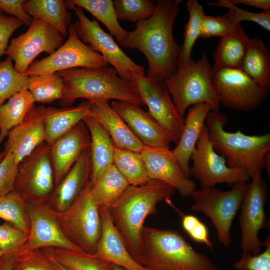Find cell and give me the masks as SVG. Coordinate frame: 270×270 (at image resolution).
Wrapping results in <instances>:
<instances>
[{
	"instance_id": "1",
	"label": "cell",
	"mask_w": 270,
	"mask_h": 270,
	"mask_svg": "<svg viewBox=\"0 0 270 270\" xmlns=\"http://www.w3.org/2000/svg\"><path fill=\"white\" fill-rule=\"evenodd\" d=\"M182 2L158 0L153 14L128 32L125 48H137L144 54L148 64V77L164 80L177 70L181 46L174 40L172 30Z\"/></svg>"
},
{
	"instance_id": "2",
	"label": "cell",
	"mask_w": 270,
	"mask_h": 270,
	"mask_svg": "<svg viewBox=\"0 0 270 270\" xmlns=\"http://www.w3.org/2000/svg\"><path fill=\"white\" fill-rule=\"evenodd\" d=\"M176 190L168 183L150 180L142 185H130L108 208L113 223L128 251L139 263L146 218L156 212L158 202L170 199Z\"/></svg>"
},
{
	"instance_id": "3",
	"label": "cell",
	"mask_w": 270,
	"mask_h": 270,
	"mask_svg": "<svg viewBox=\"0 0 270 270\" xmlns=\"http://www.w3.org/2000/svg\"><path fill=\"white\" fill-rule=\"evenodd\" d=\"M140 263L148 270H219L178 230L144 226Z\"/></svg>"
},
{
	"instance_id": "4",
	"label": "cell",
	"mask_w": 270,
	"mask_h": 270,
	"mask_svg": "<svg viewBox=\"0 0 270 270\" xmlns=\"http://www.w3.org/2000/svg\"><path fill=\"white\" fill-rule=\"evenodd\" d=\"M57 73L62 78L64 90L60 100L63 108H68L79 98L90 102L112 99L138 105L144 104L140 96L108 66L72 68Z\"/></svg>"
},
{
	"instance_id": "5",
	"label": "cell",
	"mask_w": 270,
	"mask_h": 270,
	"mask_svg": "<svg viewBox=\"0 0 270 270\" xmlns=\"http://www.w3.org/2000/svg\"><path fill=\"white\" fill-rule=\"evenodd\" d=\"M227 122V116L218 110H211L207 114L205 124L213 148L228 166L243 170L252 178L263 169L264 157L270 150V134L248 135L240 130L228 132L224 129Z\"/></svg>"
},
{
	"instance_id": "6",
	"label": "cell",
	"mask_w": 270,
	"mask_h": 270,
	"mask_svg": "<svg viewBox=\"0 0 270 270\" xmlns=\"http://www.w3.org/2000/svg\"><path fill=\"white\" fill-rule=\"evenodd\" d=\"M166 88L180 116L184 118L190 106L208 104L212 110H218L220 104L212 83V67L204 53L196 62L177 66L175 74L164 80Z\"/></svg>"
},
{
	"instance_id": "7",
	"label": "cell",
	"mask_w": 270,
	"mask_h": 270,
	"mask_svg": "<svg viewBox=\"0 0 270 270\" xmlns=\"http://www.w3.org/2000/svg\"><path fill=\"white\" fill-rule=\"evenodd\" d=\"M90 182L65 211L55 214L66 238L84 252L94 254L102 234L99 206L90 192Z\"/></svg>"
},
{
	"instance_id": "8",
	"label": "cell",
	"mask_w": 270,
	"mask_h": 270,
	"mask_svg": "<svg viewBox=\"0 0 270 270\" xmlns=\"http://www.w3.org/2000/svg\"><path fill=\"white\" fill-rule=\"evenodd\" d=\"M247 182L238 184L228 190L215 187L195 190L190 194L194 203L191 210L203 212L211 220L218 240L227 246L232 239L230 230L234 219L240 208Z\"/></svg>"
},
{
	"instance_id": "9",
	"label": "cell",
	"mask_w": 270,
	"mask_h": 270,
	"mask_svg": "<svg viewBox=\"0 0 270 270\" xmlns=\"http://www.w3.org/2000/svg\"><path fill=\"white\" fill-rule=\"evenodd\" d=\"M50 150L44 142L18 164L14 191L26 202L46 203L55 188Z\"/></svg>"
},
{
	"instance_id": "10",
	"label": "cell",
	"mask_w": 270,
	"mask_h": 270,
	"mask_svg": "<svg viewBox=\"0 0 270 270\" xmlns=\"http://www.w3.org/2000/svg\"><path fill=\"white\" fill-rule=\"evenodd\" d=\"M212 83L220 104L236 110L256 108L264 102L269 90L240 68H212Z\"/></svg>"
},
{
	"instance_id": "11",
	"label": "cell",
	"mask_w": 270,
	"mask_h": 270,
	"mask_svg": "<svg viewBox=\"0 0 270 270\" xmlns=\"http://www.w3.org/2000/svg\"><path fill=\"white\" fill-rule=\"evenodd\" d=\"M190 160L191 176L196 178L200 188L208 189L226 183L228 186L246 183L250 178L244 170L228 166L226 160L214 150L204 124Z\"/></svg>"
},
{
	"instance_id": "12",
	"label": "cell",
	"mask_w": 270,
	"mask_h": 270,
	"mask_svg": "<svg viewBox=\"0 0 270 270\" xmlns=\"http://www.w3.org/2000/svg\"><path fill=\"white\" fill-rule=\"evenodd\" d=\"M72 10L78 18L74 24L79 38L84 44H88L93 50L99 52L122 80L130 86L132 72L144 75V67L129 58L112 36L102 28L97 20H90L80 6H74Z\"/></svg>"
},
{
	"instance_id": "13",
	"label": "cell",
	"mask_w": 270,
	"mask_h": 270,
	"mask_svg": "<svg viewBox=\"0 0 270 270\" xmlns=\"http://www.w3.org/2000/svg\"><path fill=\"white\" fill-rule=\"evenodd\" d=\"M247 182L240 207L239 225L241 232L240 248L242 254L250 253L256 256L261 252L264 246L258 238L259 232L266 224L264 206L268 196V186L262 174L256 172Z\"/></svg>"
},
{
	"instance_id": "14",
	"label": "cell",
	"mask_w": 270,
	"mask_h": 270,
	"mask_svg": "<svg viewBox=\"0 0 270 270\" xmlns=\"http://www.w3.org/2000/svg\"><path fill=\"white\" fill-rule=\"evenodd\" d=\"M130 86L148 108L150 114L177 144L182 132L184 118L177 111L164 80L130 74Z\"/></svg>"
},
{
	"instance_id": "15",
	"label": "cell",
	"mask_w": 270,
	"mask_h": 270,
	"mask_svg": "<svg viewBox=\"0 0 270 270\" xmlns=\"http://www.w3.org/2000/svg\"><path fill=\"white\" fill-rule=\"evenodd\" d=\"M66 41L54 53L40 60H34L24 73L36 76L78 68L108 66V62L98 52L93 50L79 38L74 24L68 28Z\"/></svg>"
},
{
	"instance_id": "16",
	"label": "cell",
	"mask_w": 270,
	"mask_h": 270,
	"mask_svg": "<svg viewBox=\"0 0 270 270\" xmlns=\"http://www.w3.org/2000/svg\"><path fill=\"white\" fill-rule=\"evenodd\" d=\"M64 36L46 22L33 18L28 30L10 40L4 54L14 62V68L24 74L42 52L50 55L64 44Z\"/></svg>"
},
{
	"instance_id": "17",
	"label": "cell",
	"mask_w": 270,
	"mask_h": 270,
	"mask_svg": "<svg viewBox=\"0 0 270 270\" xmlns=\"http://www.w3.org/2000/svg\"><path fill=\"white\" fill-rule=\"evenodd\" d=\"M25 202L30 232L20 253L49 247L83 251L64 235L54 210L48 204Z\"/></svg>"
},
{
	"instance_id": "18",
	"label": "cell",
	"mask_w": 270,
	"mask_h": 270,
	"mask_svg": "<svg viewBox=\"0 0 270 270\" xmlns=\"http://www.w3.org/2000/svg\"><path fill=\"white\" fill-rule=\"evenodd\" d=\"M140 105L119 101H112L110 106L126 123L134 136L146 147L159 150H170L172 139L164 130Z\"/></svg>"
},
{
	"instance_id": "19",
	"label": "cell",
	"mask_w": 270,
	"mask_h": 270,
	"mask_svg": "<svg viewBox=\"0 0 270 270\" xmlns=\"http://www.w3.org/2000/svg\"><path fill=\"white\" fill-rule=\"evenodd\" d=\"M46 108L42 106L34 107L20 124L9 131L4 150L13 154L16 164L45 142Z\"/></svg>"
},
{
	"instance_id": "20",
	"label": "cell",
	"mask_w": 270,
	"mask_h": 270,
	"mask_svg": "<svg viewBox=\"0 0 270 270\" xmlns=\"http://www.w3.org/2000/svg\"><path fill=\"white\" fill-rule=\"evenodd\" d=\"M141 154L150 180L164 182L174 187L182 197L190 196L196 184L178 164L171 150L144 146Z\"/></svg>"
},
{
	"instance_id": "21",
	"label": "cell",
	"mask_w": 270,
	"mask_h": 270,
	"mask_svg": "<svg viewBox=\"0 0 270 270\" xmlns=\"http://www.w3.org/2000/svg\"><path fill=\"white\" fill-rule=\"evenodd\" d=\"M90 136L81 121L51 144L55 187L69 171L81 154L90 148Z\"/></svg>"
},
{
	"instance_id": "22",
	"label": "cell",
	"mask_w": 270,
	"mask_h": 270,
	"mask_svg": "<svg viewBox=\"0 0 270 270\" xmlns=\"http://www.w3.org/2000/svg\"><path fill=\"white\" fill-rule=\"evenodd\" d=\"M92 162L90 148L84 150L55 188L48 205L56 212L67 210L90 182Z\"/></svg>"
},
{
	"instance_id": "23",
	"label": "cell",
	"mask_w": 270,
	"mask_h": 270,
	"mask_svg": "<svg viewBox=\"0 0 270 270\" xmlns=\"http://www.w3.org/2000/svg\"><path fill=\"white\" fill-rule=\"evenodd\" d=\"M102 234L94 254L126 270H148L130 254L116 229L108 208L100 206Z\"/></svg>"
},
{
	"instance_id": "24",
	"label": "cell",
	"mask_w": 270,
	"mask_h": 270,
	"mask_svg": "<svg viewBox=\"0 0 270 270\" xmlns=\"http://www.w3.org/2000/svg\"><path fill=\"white\" fill-rule=\"evenodd\" d=\"M210 106L206 103H199L192 106L184 118L182 132L176 146L171 150L179 166L188 178L190 174V161L195 148Z\"/></svg>"
},
{
	"instance_id": "25",
	"label": "cell",
	"mask_w": 270,
	"mask_h": 270,
	"mask_svg": "<svg viewBox=\"0 0 270 270\" xmlns=\"http://www.w3.org/2000/svg\"><path fill=\"white\" fill-rule=\"evenodd\" d=\"M91 102L90 115L106 129L115 147L141 153L144 146L112 109L109 100H98Z\"/></svg>"
},
{
	"instance_id": "26",
	"label": "cell",
	"mask_w": 270,
	"mask_h": 270,
	"mask_svg": "<svg viewBox=\"0 0 270 270\" xmlns=\"http://www.w3.org/2000/svg\"><path fill=\"white\" fill-rule=\"evenodd\" d=\"M92 102L87 100L75 107L46 108L44 116L45 142L52 144L86 116L90 115Z\"/></svg>"
},
{
	"instance_id": "27",
	"label": "cell",
	"mask_w": 270,
	"mask_h": 270,
	"mask_svg": "<svg viewBox=\"0 0 270 270\" xmlns=\"http://www.w3.org/2000/svg\"><path fill=\"white\" fill-rule=\"evenodd\" d=\"M90 131L92 173L90 182L94 181L99 174L114 163L115 146L104 126L91 115L82 120Z\"/></svg>"
},
{
	"instance_id": "28",
	"label": "cell",
	"mask_w": 270,
	"mask_h": 270,
	"mask_svg": "<svg viewBox=\"0 0 270 270\" xmlns=\"http://www.w3.org/2000/svg\"><path fill=\"white\" fill-rule=\"evenodd\" d=\"M91 195L100 206L109 208L126 191L130 184L114 164L103 170L90 182Z\"/></svg>"
},
{
	"instance_id": "29",
	"label": "cell",
	"mask_w": 270,
	"mask_h": 270,
	"mask_svg": "<svg viewBox=\"0 0 270 270\" xmlns=\"http://www.w3.org/2000/svg\"><path fill=\"white\" fill-rule=\"evenodd\" d=\"M249 38L240 24H238L218 42L214 54V64L212 68H240Z\"/></svg>"
},
{
	"instance_id": "30",
	"label": "cell",
	"mask_w": 270,
	"mask_h": 270,
	"mask_svg": "<svg viewBox=\"0 0 270 270\" xmlns=\"http://www.w3.org/2000/svg\"><path fill=\"white\" fill-rule=\"evenodd\" d=\"M22 6L33 18L44 20L57 29L64 37L68 35L72 15L64 0H28Z\"/></svg>"
},
{
	"instance_id": "31",
	"label": "cell",
	"mask_w": 270,
	"mask_h": 270,
	"mask_svg": "<svg viewBox=\"0 0 270 270\" xmlns=\"http://www.w3.org/2000/svg\"><path fill=\"white\" fill-rule=\"evenodd\" d=\"M240 68L260 86L270 90V55L262 40L249 38Z\"/></svg>"
},
{
	"instance_id": "32",
	"label": "cell",
	"mask_w": 270,
	"mask_h": 270,
	"mask_svg": "<svg viewBox=\"0 0 270 270\" xmlns=\"http://www.w3.org/2000/svg\"><path fill=\"white\" fill-rule=\"evenodd\" d=\"M66 8L72 9L80 6L90 12L101 22L120 44L125 48L128 32L119 23L112 0H64Z\"/></svg>"
},
{
	"instance_id": "33",
	"label": "cell",
	"mask_w": 270,
	"mask_h": 270,
	"mask_svg": "<svg viewBox=\"0 0 270 270\" xmlns=\"http://www.w3.org/2000/svg\"><path fill=\"white\" fill-rule=\"evenodd\" d=\"M42 250L50 258L69 270H112L110 262L84 251L49 247Z\"/></svg>"
},
{
	"instance_id": "34",
	"label": "cell",
	"mask_w": 270,
	"mask_h": 270,
	"mask_svg": "<svg viewBox=\"0 0 270 270\" xmlns=\"http://www.w3.org/2000/svg\"><path fill=\"white\" fill-rule=\"evenodd\" d=\"M34 100L28 90L20 91L0 106V144L9 131L20 124L34 107Z\"/></svg>"
},
{
	"instance_id": "35",
	"label": "cell",
	"mask_w": 270,
	"mask_h": 270,
	"mask_svg": "<svg viewBox=\"0 0 270 270\" xmlns=\"http://www.w3.org/2000/svg\"><path fill=\"white\" fill-rule=\"evenodd\" d=\"M113 164L130 185L140 186L150 180L141 153L115 147Z\"/></svg>"
},
{
	"instance_id": "36",
	"label": "cell",
	"mask_w": 270,
	"mask_h": 270,
	"mask_svg": "<svg viewBox=\"0 0 270 270\" xmlns=\"http://www.w3.org/2000/svg\"><path fill=\"white\" fill-rule=\"evenodd\" d=\"M28 90L35 102L50 103L62 98L64 80L57 72L30 76Z\"/></svg>"
},
{
	"instance_id": "37",
	"label": "cell",
	"mask_w": 270,
	"mask_h": 270,
	"mask_svg": "<svg viewBox=\"0 0 270 270\" xmlns=\"http://www.w3.org/2000/svg\"><path fill=\"white\" fill-rule=\"evenodd\" d=\"M186 6L189 12L186 25L182 46L178 59L177 66L190 62L192 52L196 40L200 38L201 24L205 12L197 0H188Z\"/></svg>"
},
{
	"instance_id": "38",
	"label": "cell",
	"mask_w": 270,
	"mask_h": 270,
	"mask_svg": "<svg viewBox=\"0 0 270 270\" xmlns=\"http://www.w3.org/2000/svg\"><path fill=\"white\" fill-rule=\"evenodd\" d=\"M0 218L29 234L25 200L14 190L0 196Z\"/></svg>"
},
{
	"instance_id": "39",
	"label": "cell",
	"mask_w": 270,
	"mask_h": 270,
	"mask_svg": "<svg viewBox=\"0 0 270 270\" xmlns=\"http://www.w3.org/2000/svg\"><path fill=\"white\" fill-rule=\"evenodd\" d=\"M29 76L17 72L8 57L0 62V106L16 93L28 90Z\"/></svg>"
},
{
	"instance_id": "40",
	"label": "cell",
	"mask_w": 270,
	"mask_h": 270,
	"mask_svg": "<svg viewBox=\"0 0 270 270\" xmlns=\"http://www.w3.org/2000/svg\"><path fill=\"white\" fill-rule=\"evenodd\" d=\"M112 2L118 21L137 23L150 18L156 8L154 1L150 0H114Z\"/></svg>"
},
{
	"instance_id": "41",
	"label": "cell",
	"mask_w": 270,
	"mask_h": 270,
	"mask_svg": "<svg viewBox=\"0 0 270 270\" xmlns=\"http://www.w3.org/2000/svg\"><path fill=\"white\" fill-rule=\"evenodd\" d=\"M239 24L240 22L230 10L222 16H213L205 14L202 20L199 38L224 37Z\"/></svg>"
},
{
	"instance_id": "42",
	"label": "cell",
	"mask_w": 270,
	"mask_h": 270,
	"mask_svg": "<svg viewBox=\"0 0 270 270\" xmlns=\"http://www.w3.org/2000/svg\"><path fill=\"white\" fill-rule=\"evenodd\" d=\"M28 234L8 222L0 225V250L3 256L16 257L20 252Z\"/></svg>"
},
{
	"instance_id": "43",
	"label": "cell",
	"mask_w": 270,
	"mask_h": 270,
	"mask_svg": "<svg viewBox=\"0 0 270 270\" xmlns=\"http://www.w3.org/2000/svg\"><path fill=\"white\" fill-rule=\"evenodd\" d=\"M11 270H58L42 250L22 252L14 258Z\"/></svg>"
},
{
	"instance_id": "44",
	"label": "cell",
	"mask_w": 270,
	"mask_h": 270,
	"mask_svg": "<svg viewBox=\"0 0 270 270\" xmlns=\"http://www.w3.org/2000/svg\"><path fill=\"white\" fill-rule=\"evenodd\" d=\"M264 250L254 256L248 252L242 254L240 259L234 266L236 270H270V236L268 235L264 242Z\"/></svg>"
},
{
	"instance_id": "45",
	"label": "cell",
	"mask_w": 270,
	"mask_h": 270,
	"mask_svg": "<svg viewBox=\"0 0 270 270\" xmlns=\"http://www.w3.org/2000/svg\"><path fill=\"white\" fill-rule=\"evenodd\" d=\"M179 212L182 216V228L189 236L193 240L203 244L213 250L214 245L209 238L208 230L206 226L194 215Z\"/></svg>"
},
{
	"instance_id": "46",
	"label": "cell",
	"mask_w": 270,
	"mask_h": 270,
	"mask_svg": "<svg viewBox=\"0 0 270 270\" xmlns=\"http://www.w3.org/2000/svg\"><path fill=\"white\" fill-rule=\"evenodd\" d=\"M212 6H222L232 10L238 20L254 22L268 31H270V10L254 12L244 10L231 3L229 0H219L216 2H208Z\"/></svg>"
},
{
	"instance_id": "47",
	"label": "cell",
	"mask_w": 270,
	"mask_h": 270,
	"mask_svg": "<svg viewBox=\"0 0 270 270\" xmlns=\"http://www.w3.org/2000/svg\"><path fill=\"white\" fill-rule=\"evenodd\" d=\"M18 170L13 154L6 152V154L0 163V196L14 190V186Z\"/></svg>"
},
{
	"instance_id": "48",
	"label": "cell",
	"mask_w": 270,
	"mask_h": 270,
	"mask_svg": "<svg viewBox=\"0 0 270 270\" xmlns=\"http://www.w3.org/2000/svg\"><path fill=\"white\" fill-rule=\"evenodd\" d=\"M22 25L20 20L4 14L0 10V58L4 54L12 34Z\"/></svg>"
},
{
	"instance_id": "49",
	"label": "cell",
	"mask_w": 270,
	"mask_h": 270,
	"mask_svg": "<svg viewBox=\"0 0 270 270\" xmlns=\"http://www.w3.org/2000/svg\"><path fill=\"white\" fill-rule=\"evenodd\" d=\"M24 0H0V10L20 20L23 25L29 26L33 18L24 10Z\"/></svg>"
},
{
	"instance_id": "50",
	"label": "cell",
	"mask_w": 270,
	"mask_h": 270,
	"mask_svg": "<svg viewBox=\"0 0 270 270\" xmlns=\"http://www.w3.org/2000/svg\"><path fill=\"white\" fill-rule=\"evenodd\" d=\"M234 5L239 4H244L248 6L258 8L264 11L270 10V0H229Z\"/></svg>"
},
{
	"instance_id": "51",
	"label": "cell",
	"mask_w": 270,
	"mask_h": 270,
	"mask_svg": "<svg viewBox=\"0 0 270 270\" xmlns=\"http://www.w3.org/2000/svg\"><path fill=\"white\" fill-rule=\"evenodd\" d=\"M14 259L2 256L0 259V270H11Z\"/></svg>"
},
{
	"instance_id": "52",
	"label": "cell",
	"mask_w": 270,
	"mask_h": 270,
	"mask_svg": "<svg viewBox=\"0 0 270 270\" xmlns=\"http://www.w3.org/2000/svg\"><path fill=\"white\" fill-rule=\"evenodd\" d=\"M263 168L266 172L268 176L270 178V152L266 154L262 161Z\"/></svg>"
},
{
	"instance_id": "53",
	"label": "cell",
	"mask_w": 270,
	"mask_h": 270,
	"mask_svg": "<svg viewBox=\"0 0 270 270\" xmlns=\"http://www.w3.org/2000/svg\"><path fill=\"white\" fill-rule=\"evenodd\" d=\"M54 264H55V266L56 268V269L58 270H68L66 268L65 266H63L62 265L56 262H54L53 260H52Z\"/></svg>"
},
{
	"instance_id": "54",
	"label": "cell",
	"mask_w": 270,
	"mask_h": 270,
	"mask_svg": "<svg viewBox=\"0 0 270 270\" xmlns=\"http://www.w3.org/2000/svg\"><path fill=\"white\" fill-rule=\"evenodd\" d=\"M112 270H126L120 266L113 264Z\"/></svg>"
},
{
	"instance_id": "55",
	"label": "cell",
	"mask_w": 270,
	"mask_h": 270,
	"mask_svg": "<svg viewBox=\"0 0 270 270\" xmlns=\"http://www.w3.org/2000/svg\"><path fill=\"white\" fill-rule=\"evenodd\" d=\"M6 154V152L4 150L2 152H0V163Z\"/></svg>"
},
{
	"instance_id": "56",
	"label": "cell",
	"mask_w": 270,
	"mask_h": 270,
	"mask_svg": "<svg viewBox=\"0 0 270 270\" xmlns=\"http://www.w3.org/2000/svg\"><path fill=\"white\" fill-rule=\"evenodd\" d=\"M3 256V253L1 251V250H0V259Z\"/></svg>"
}]
</instances>
